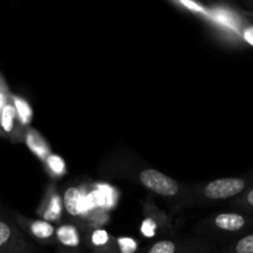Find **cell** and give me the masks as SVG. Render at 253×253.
Masks as SVG:
<instances>
[{
    "label": "cell",
    "mask_w": 253,
    "mask_h": 253,
    "mask_svg": "<svg viewBox=\"0 0 253 253\" xmlns=\"http://www.w3.org/2000/svg\"><path fill=\"white\" fill-rule=\"evenodd\" d=\"M138 179L146 189L162 197H174L179 192V184L173 178L152 168L143 169Z\"/></svg>",
    "instance_id": "6da1fadb"
},
{
    "label": "cell",
    "mask_w": 253,
    "mask_h": 253,
    "mask_svg": "<svg viewBox=\"0 0 253 253\" xmlns=\"http://www.w3.org/2000/svg\"><path fill=\"white\" fill-rule=\"evenodd\" d=\"M212 224L220 231L237 234L251 227L252 220L241 212H221L215 216Z\"/></svg>",
    "instance_id": "7a4b0ae2"
},
{
    "label": "cell",
    "mask_w": 253,
    "mask_h": 253,
    "mask_svg": "<svg viewBox=\"0 0 253 253\" xmlns=\"http://www.w3.org/2000/svg\"><path fill=\"white\" fill-rule=\"evenodd\" d=\"M63 208L67 210L69 215L72 216H81L85 215L93 209L90 202L88 199V195L84 197L81 190L77 187H69L64 192L63 195Z\"/></svg>",
    "instance_id": "3957f363"
},
{
    "label": "cell",
    "mask_w": 253,
    "mask_h": 253,
    "mask_svg": "<svg viewBox=\"0 0 253 253\" xmlns=\"http://www.w3.org/2000/svg\"><path fill=\"white\" fill-rule=\"evenodd\" d=\"M25 245L14 227L0 219V253H24Z\"/></svg>",
    "instance_id": "277c9868"
},
{
    "label": "cell",
    "mask_w": 253,
    "mask_h": 253,
    "mask_svg": "<svg viewBox=\"0 0 253 253\" xmlns=\"http://www.w3.org/2000/svg\"><path fill=\"white\" fill-rule=\"evenodd\" d=\"M54 236H56L57 242L61 246H63L64 249L76 250L81 246V234H79L78 229L73 225H61L56 230Z\"/></svg>",
    "instance_id": "5b68a950"
},
{
    "label": "cell",
    "mask_w": 253,
    "mask_h": 253,
    "mask_svg": "<svg viewBox=\"0 0 253 253\" xmlns=\"http://www.w3.org/2000/svg\"><path fill=\"white\" fill-rule=\"evenodd\" d=\"M19 123L17 120L16 111H15L14 104H12L11 99L6 101L1 109L0 113V132L1 135L11 136L14 135L15 130H16V124Z\"/></svg>",
    "instance_id": "8992f818"
},
{
    "label": "cell",
    "mask_w": 253,
    "mask_h": 253,
    "mask_svg": "<svg viewBox=\"0 0 253 253\" xmlns=\"http://www.w3.org/2000/svg\"><path fill=\"white\" fill-rule=\"evenodd\" d=\"M27 230L35 239L41 240V241H48L56 234V229L52 222L46 221V220H36V221L29 222Z\"/></svg>",
    "instance_id": "52a82bcc"
},
{
    "label": "cell",
    "mask_w": 253,
    "mask_h": 253,
    "mask_svg": "<svg viewBox=\"0 0 253 253\" xmlns=\"http://www.w3.org/2000/svg\"><path fill=\"white\" fill-rule=\"evenodd\" d=\"M11 101L14 104L15 111H16L17 120L20 121L24 125H27V124L31 121L32 118V110L30 108V105L27 104V101H25L24 99L19 98V96H11Z\"/></svg>",
    "instance_id": "ba28073f"
},
{
    "label": "cell",
    "mask_w": 253,
    "mask_h": 253,
    "mask_svg": "<svg viewBox=\"0 0 253 253\" xmlns=\"http://www.w3.org/2000/svg\"><path fill=\"white\" fill-rule=\"evenodd\" d=\"M62 208H63V203H62L61 197L58 194L53 195L47 204V209L43 214L44 220L49 222L58 220L61 216Z\"/></svg>",
    "instance_id": "9c48e42d"
},
{
    "label": "cell",
    "mask_w": 253,
    "mask_h": 253,
    "mask_svg": "<svg viewBox=\"0 0 253 253\" xmlns=\"http://www.w3.org/2000/svg\"><path fill=\"white\" fill-rule=\"evenodd\" d=\"M94 197H95L96 205L98 207H104V208H110L114 204V190L111 189L109 185H100L98 190L93 192Z\"/></svg>",
    "instance_id": "30bf717a"
},
{
    "label": "cell",
    "mask_w": 253,
    "mask_h": 253,
    "mask_svg": "<svg viewBox=\"0 0 253 253\" xmlns=\"http://www.w3.org/2000/svg\"><path fill=\"white\" fill-rule=\"evenodd\" d=\"M90 242L94 249L105 251V250H109V246H110V235L106 230L96 229L91 234Z\"/></svg>",
    "instance_id": "8fae6325"
},
{
    "label": "cell",
    "mask_w": 253,
    "mask_h": 253,
    "mask_svg": "<svg viewBox=\"0 0 253 253\" xmlns=\"http://www.w3.org/2000/svg\"><path fill=\"white\" fill-rule=\"evenodd\" d=\"M26 143L36 155L40 156V157L43 158L49 155L48 151H47L46 145H44V142L42 141V138L40 137L39 135H36V133L30 132L29 135L26 136Z\"/></svg>",
    "instance_id": "7c38bea8"
},
{
    "label": "cell",
    "mask_w": 253,
    "mask_h": 253,
    "mask_svg": "<svg viewBox=\"0 0 253 253\" xmlns=\"http://www.w3.org/2000/svg\"><path fill=\"white\" fill-rule=\"evenodd\" d=\"M46 165L47 168L51 170V173H53L57 177H61L66 173V163L61 156L48 155L46 157Z\"/></svg>",
    "instance_id": "4fadbf2b"
},
{
    "label": "cell",
    "mask_w": 253,
    "mask_h": 253,
    "mask_svg": "<svg viewBox=\"0 0 253 253\" xmlns=\"http://www.w3.org/2000/svg\"><path fill=\"white\" fill-rule=\"evenodd\" d=\"M146 253H179V247L170 240H162L153 244Z\"/></svg>",
    "instance_id": "5bb4252c"
},
{
    "label": "cell",
    "mask_w": 253,
    "mask_h": 253,
    "mask_svg": "<svg viewBox=\"0 0 253 253\" xmlns=\"http://www.w3.org/2000/svg\"><path fill=\"white\" fill-rule=\"evenodd\" d=\"M231 253H253V232L241 237L234 245Z\"/></svg>",
    "instance_id": "9a60e30c"
},
{
    "label": "cell",
    "mask_w": 253,
    "mask_h": 253,
    "mask_svg": "<svg viewBox=\"0 0 253 253\" xmlns=\"http://www.w3.org/2000/svg\"><path fill=\"white\" fill-rule=\"evenodd\" d=\"M116 245L119 253H136L138 250L137 241L132 237H119Z\"/></svg>",
    "instance_id": "2e32d148"
},
{
    "label": "cell",
    "mask_w": 253,
    "mask_h": 253,
    "mask_svg": "<svg viewBox=\"0 0 253 253\" xmlns=\"http://www.w3.org/2000/svg\"><path fill=\"white\" fill-rule=\"evenodd\" d=\"M239 205L244 209L253 211V188L246 190L239 197Z\"/></svg>",
    "instance_id": "e0dca14e"
},
{
    "label": "cell",
    "mask_w": 253,
    "mask_h": 253,
    "mask_svg": "<svg viewBox=\"0 0 253 253\" xmlns=\"http://www.w3.org/2000/svg\"><path fill=\"white\" fill-rule=\"evenodd\" d=\"M141 232L145 237L151 239L157 234V224L152 219H146L141 225Z\"/></svg>",
    "instance_id": "ac0fdd59"
},
{
    "label": "cell",
    "mask_w": 253,
    "mask_h": 253,
    "mask_svg": "<svg viewBox=\"0 0 253 253\" xmlns=\"http://www.w3.org/2000/svg\"><path fill=\"white\" fill-rule=\"evenodd\" d=\"M241 34H242V39L245 40V42H247L250 46L253 47V22H250V24L245 25Z\"/></svg>",
    "instance_id": "d6986e66"
},
{
    "label": "cell",
    "mask_w": 253,
    "mask_h": 253,
    "mask_svg": "<svg viewBox=\"0 0 253 253\" xmlns=\"http://www.w3.org/2000/svg\"><path fill=\"white\" fill-rule=\"evenodd\" d=\"M0 113H1V108H0ZM0 135H1V132H0Z\"/></svg>",
    "instance_id": "ffe728a7"
},
{
    "label": "cell",
    "mask_w": 253,
    "mask_h": 253,
    "mask_svg": "<svg viewBox=\"0 0 253 253\" xmlns=\"http://www.w3.org/2000/svg\"><path fill=\"white\" fill-rule=\"evenodd\" d=\"M252 16H253V15H252Z\"/></svg>",
    "instance_id": "44dd1931"
}]
</instances>
